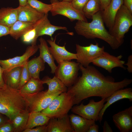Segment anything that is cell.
<instances>
[{"instance_id": "40", "label": "cell", "mask_w": 132, "mask_h": 132, "mask_svg": "<svg viewBox=\"0 0 132 132\" xmlns=\"http://www.w3.org/2000/svg\"><path fill=\"white\" fill-rule=\"evenodd\" d=\"M101 4V11L104 10L109 5L111 0H99Z\"/></svg>"}, {"instance_id": "17", "label": "cell", "mask_w": 132, "mask_h": 132, "mask_svg": "<svg viewBox=\"0 0 132 132\" xmlns=\"http://www.w3.org/2000/svg\"><path fill=\"white\" fill-rule=\"evenodd\" d=\"M47 125V132H74L68 114L61 117L50 118Z\"/></svg>"}, {"instance_id": "38", "label": "cell", "mask_w": 132, "mask_h": 132, "mask_svg": "<svg viewBox=\"0 0 132 132\" xmlns=\"http://www.w3.org/2000/svg\"><path fill=\"white\" fill-rule=\"evenodd\" d=\"M102 127L103 132H113L111 127L106 121H104Z\"/></svg>"}, {"instance_id": "41", "label": "cell", "mask_w": 132, "mask_h": 132, "mask_svg": "<svg viewBox=\"0 0 132 132\" xmlns=\"http://www.w3.org/2000/svg\"><path fill=\"white\" fill-rule=\"evenodd\" d=\"M99 131V126L95 123L91 126L87 132H98Z\"/></svg>"}, {"instance_id": "34", "label": "cell", "mask_w": 132, "mask_h": 132, "mask_svg": "<svg viewBox=\"0 0 132 132\" xmlns=\"http://www.w3.org/2000/svg\"><path fill=\"white\" fill-rule=\"evenodd\" d=\"M14 132V128L10 120L0 126V132Z\"/></svg>"}, {"instance_id": "31", "label": "cell", "mask_w": 132, "mask_h": 132, "mask_svg": "<svg viewBox=\"0 0 132 132\" xmlns=\"http://www.w3.org/2000/svg\"><path fill=\"white\" fill-rule=\"evenodd\" d=\"M27 4L39 12L48 14L52 8V5L43 3L37 0H27Z\"/></svg>"}, {"instance_id": "44", "label": "cell", "mask_w": 132, "mask_h": 132, "mask_svg": "<svg viewBox=\"0 0 132 132\" xmlns=\"http://www.w3.org/2000/svg\"><path fill=\"white\" fill-rule=\"evenodd\" d=\"M19 6H24L27 4V0H19Z\"/></svg>"}, {"instance_id": "2", "label": "cell", "mask_w": 132, "mask_h": 132, "mask_svg": "<svg viewBox=\"0 0 132 132\" xmlns=\"http://www.w3.org/2000/svg\"><path fill=\"white\" fill-rule=\"evenodd\" d=\"M92 19V21L90 22L77 20L74 28L78 34L87 39H100L114 50L118 49L122 44L105 28L101 11L94 14Z\"/></svg>"}, {"instance_id": "7", "label": "cell", "mask_w": 132, "mask_h": 132, "mask_svg": "<svg viewBox=\"0 0 132 132\" xmlns=\"http://www.w3.org/2000/svg\"><path fill=\"white\" fill-rule=\"evenodd\" d=\"M61 93L48 94L46 91H42L32 95L23 96L26 102L27 110L30 113L41 111L48 107L55 97Z\"/></svg>"}, {"instance_id": "20", "label": "cell", "mask_w": 132, "mask_h": 132, "mask_svg": "<svg viewBox=\"0 0 132 132\" xmlns=\"http://www.w3.org/2000/svg\"><path fill=\"white\" fill-rule=\"evenodd\" d=\"M70 123L74 132H87L91 126L95 123L79 115L71 114L69 115Z\"/></svg>"}, {"instance_id": "32", "label": "cell", "mask_w": 132, "mask_h": 132, "mask_svg": "<svg viewBox=\"0 0 132 132\" xmlns=\"http://www.w3.org/2000/svg\"><path fill=\"white\" fill-rule=\"evenodd\" d=\"M27 63L22 67L19 89L31 78L27 69Z\"/></svg>"}, {"instance_id": "22", "label": "cell", "mask_w": 132, "mask_h": 132, "mask_svg": "<svg viewBox=\"0 0 132 132\" xmlns=\"http://www.w3.org/2000/svg\"><path fill=\"white\" fill-rule=\"evenodd\" d=\"M18 8L0 9V24L10 27L18 20Z\"/></svg>"}, {"instance_id": "12", "label": "cell", "mask_w": 132, "mask_h": 132, "mask_svg": "<svg viewBox=\"0 0 132 132\" xmlns=\"http://www.w3.org/2000/svg\"><path fill=\"white\" fill-rule=\"evenodd\" d=\"M38 49V45H36L29 46L27 48L24 54L21 56L6 60L0 59V65L3 71L9 70L15 67L22 66L27 62L29 58L34 54Z\"/></svg>"}, {"instance_id": "16", "label": "cell", "mask_w": 132, "mask_h": 132, "mask_svg": "<svg viewBox=\"0 0 132 132\" xmlns=\"http://www.w3.org/2000/svg\"><path fill=\"white\" fill-rule=\"evenodd\" d=\"M126 99L132 101V88H128L118 90L113 93L106 99V103L100 111L98 117V121L101 123L104 113L106 109L111 105L118 100Z\"/></svg>"}, {"instance_id": "26", "label": "cell", "mask_w": 132, "mask_h": 132, "mask_svg": "<svg viewBox=\"0 0 132 132\" xmlns=\"http://www.w3.org/2000/svg\"><path fill=\"white\" fill-rule=\"evenodd\" d=\"M42 80L44 84H46L48 86V89L46 91L48 93L67 92V87L55 76L52 78L46 76Z\"/></svg>"}, {"instance_id": "45", "label": "cell", "mask_w": 132, "mask_h": 132, "mask_svg": "<svg viewBox=\"0 0 132 132\" xmlns=\"http://www.w3.org/2000/svg\"><path fill=\"white\" fill-rule=\"evenodd\" d=\"M72 0H50V2L51 3L59 1H67L70 2Z\"/></svg>"}, {"instance_id": "1", "label": "cell", "mask_w": 132, "mask_h": 132, "mask_svg": "<svg viewBox=\"0 0 132 132\" xmlns=\"http://www.w3.org/2000/svg\"><path fill=\"white\" fill-rule=\"evenodd\" d=\"M79 70L81 75L68 87L67 92L73 96L74 105L92 97L106 99L114 92L132 82V79L127 78L115 82L112 77L105 76L95 67L89 65L85 67L80 64Z\"/></svg>"}, {"instance_id": "29", "label": "cell", "mask_w": 132, "mask_h": 132, "mask_svg": "<svg viewBox=\"0 0 132 132\" xmlns=\"http://www.w3.org/2000/svg\"><path fill=\"white\" fill-rule=\"evenodd\" d=\"M29 112L27 110L17 115L11 121L14 128V132H23L25 129Z\"/></svg>"}, {"instance_id": "27", "label": "cell", "mask_w": 132, "mask_h": 132, "mask_svg": "<svg viewBox=\"0 0 132 132\" xmlns=\"http://www.w3.org/2000/svg\"><path fill=\"white\" fill-rule=\"evenodd\" d=\"M45 63L39 56L28 61L27 68L31 78L40 79V73L44 70Z\"/></svg>"}, {"instance_id": "15", "label": "cell", "mask_w": 132, "mask_h": 132, "mask_svg": "<svg viewBox=\"0 0 132 132\" xmlns=\"http://www.w3.org/2000/svg\"><path fill=\"white\" fill-rule=\"evenodd\" d=\"M56 36L53 40L51 39L47 40L50 47H49V51L57 63L63 61H71L77 59L76 54L70 52L66 49L65 45L63 46H59L55 43Z\"/></svg>"}, {"instance_id": "10", "label": "cell", "mask_w": 132, "mask_h": 132, "mask_svg": "<svg viewBox=\"0 0 132 132\" xmlns=\"http://www.w3.org/2000/svg\"><path fill=\"white\" fill-rule=\"evenodd\" d=\"M106 101L105 98L102 99L97 102L91 99L87 105H84L81 103L79 105L72 107L71 111L73 113L86 119L97 121H98L99 113Z\"/></svg>"}, {"instance_id": "37", "label": "cell", "mask_w": 132, "mask_h": 132, "mask_svg": "<svg viewBox=\"0 0 132 132\" xmlns=\"http://www.w3.org/2000/svg\"><path fill=\"white\" fill-rule=\"evenodd\" d=\"M124 65H126L127 67V69L129 73H132V55H129L127 59V62Z\"/></svg>"}, {"instance_id": "19", "label": "cell", "mask_w": 132, "mask_h": 132, "mask_svg": "<svg viewBox=\"0 0 132 132\" xmlns=\"http://www.w3.org/2000/svg\"><path fill=\"white\" fill-rule=\"evenodd\" d=\"M18 8V20L35 23L45 15L39 12L28 4L24 6H19Z\"/></svg>"}, {"instance_id": "5", "label": "cell", "mask_w": 132, "mask_h": 132, "mask_svg": "<svg viewBox=\"0 0 132 132\" xmlns=\"http://www.w3.org/2000/svg\"><path fill=\"white\" fill-rule=\"evenodd\" d=\"M132 25V12L123 4L116 14L112 28L109 32L122 44L124 35Z\"/></svg>"}, {"instance_id": "8", "label": "cell", "mask_w": 132, "mask_h": 132, "mask_svg": "<svg viewBox=\"0 0 132 132\" xmlns=\"http://www.w3.org/2000/svg\"><path fill=\"white\" fill-rule=\"evenodd\" d=\"M104 50V46L99 47L97 42L95 44H91L87 46H82L76 44L77 62L84 67H86L102 54Z\"/></svg>"}, {"instance_id": "6", "label": "cell", "mask_w": 132, "mask_h": 132, "mask_svg": "<svg viewBox=\"0 0 132 132\" xmlns=\"http://www.w3.org/2000/svg\"><path fill=\"white\" fill-rule=\"evenodd\" d=\"M55 76L68 88L74 83L78 78L80 64L74 61H63L59 64Z\"/></svg>"}, {"instance_id": "14", "label": "cell", "mask_w": 132, "mask_h": 132, "mask_svg": "<svg viewBox=\"0 0 132 132\" xmlns=\"http://www.w3.org/2000/svg\"><path fill=\"white\" fill-rule=\"evenodd\" d=\"M113 122L121 132H132V106L115 114Z\"/></svg>"}, {"instance_id": "43", "label": "cell", "mask_w": 132, "mask_h": 132, "mask_svg": "<svg viewBox=\"0 0 132 132\" xmlns=\"http://www.w3.org/2000/svg\"><path fill=\"white\" fill-rule=\"evenodd\" d=\"M10 120L6 116L0 113V126Z\"/></svg>"}, {"instance_id": "13", "label": "cell", "mask_w": 132, "mask_h": 132, "mask_svg": "<svg viewBox=\"0 0 132 132\" xmlns=\"http://www.w3.org/2000/svg\"><path fill=\"white\" fill-rule=\"evenodd\" d=\"M48 14H45L42 18L34 23V28L36 33L35 41L36 43L38 38L40 36L44 35H49L51 39L53 40L52 36L55 31L60 30L67 31L66 27L52 24L48 19Z\"/></svg>"}, {"instance_id": "35", "label": "cell", "mask_w": 132, "mask_h": 132, "mask_svg": "<svg viewBox=\"0 0 132 132\" xmlns=\"http://www.w3.org/2000/svg\"><path fill=\"white\" fill-rule=\"evenodd\" d=\"M47 124L38 126L35 128L27 129L23 132H47Z\"/></svg>"}, {"instance_id": "30", "label": "cell", "mask_w": 132, "mask_h": 132, "mask_svg": "<svg viewBox=\"0 0 132 132\" xmlns=\"http://www.w3.org/2000/svg\"><path fill=\"white\" fill-rule=\"evenodd\" d=\"M101 11L99 0H88L82 11L86 18L92 19L93 16Z\"/></svg>"}, {"instance_id": "23", "label": "cell", "mask_w": 132, "mask_h": 132, "mask_svg": "<svg viewBox=\"0 0 132 132\" xmlns=\"http://www.w3.org/2000/svg\"><path fill=\"white\" fill-rule=\"evenodd\" d=\"M34 23L17 20L10 28L9 34L17 40L32 30Z\"/></svg>"}, {"instance_id": "36", "label": "cell", "mask_w": 132, "mask_h": 132, "mask_svg": "<svg viewBox=\"0 0 132 132\" xmlns=\"http://www.w3.org/2000/svg\"><path fill=\"white\" fill-rule=\"evenodd\" d=\"M10 28L0 24V37L9 34Z\"/></svg>"}, {"instance_id": "3", "label": "cell", "mask_w": 132, "mask_h": 132, "mask_svg": "<svg viewBox=\"0 0 132 132\" xmlns=\"http://www.w3.org/2000/svg\"><path fill=\"white\" fill-rule=\"evenodd\" d=\"M27 110L25 99L19 89L5 85L0 89V113L11 121L19 113Z\"/></svg>"}, {"instance_id": "42", "label": "cell", "mask_w": 132, "mask_h": 132, "mask_svg": "<svg viewBox=\"0 0 132 132\" xmlns=\"http://www.w3.org/2000/svg\"><path fill=\"white\" fill-rule=\"evenodd\" d=\"M123 4L132 12V0H123Z\"/></svg>"}, {"instance_id": "4", "label": "cell", "mask_w": 132, "mask_h": 132, "mask_svg": "<svg viewBox=\"0 0 132 132\" xmlns=\"http://www.w3.org/2000/svg\"><path fill=\"white\" fill-rule=\"evenodd\" d=\"M72 96L67 92L55 97L48 107L41 112L50 118L62 117L68 114L74 104Z\"/></svg>"}, {"instance_id": "25", "label": "cell", "mask_w": 132, "mask_h": 132, "mask_svg": "<svg viewBox=\"0 0 132 132\" xmlns=\"http://www.w3.org/2000/svg\"><path fill=\"white\" fill-rule=\"evenodd\" d=\"M44 84L40 79L31 78L19 90L22 96L30 95L42 91Z\"/></svg>"}, {"instance_id": "28", "label": "cell", "mask_w": 132, "mask_h": 132, "mask_svg": "<svg viewBox=\"0 0 132 132\" xmlns=\"http://www.w3.org/2000/svg\"><path fill=\"white\" fill-rule=\"evenodd\" d=\"M50 119L41 111L30 112L25 129L47 124Z\"/></svg>"}, {"instance_id": "39", "label": "cell", "mask_w": 132, "mask_h": 132, "mask_svg": "<svg viewBox=\"0 0 132 132\" xmlns=\"http://www.w3.org/2000/svg\"><path fill=\"white\" fill-rule=\"evenodd\" d=\"M3 70L0 65V89L3 88L5 84L3 77Z\"/></svg>"}, {"instance_id": "21", "label": "cell", "mask_w": 132, "mask_h": 132, "mask_svg": "<svg viewBox=\"0 0 132 132\" xmlns=\"http://www.w3.org/2000/svg\"><path fill=\"white\" fill-rule=\"evenodd\" d=\"M22 66L4 71L3 77L5 85L13 88L19 89Z\"/></svg>"}, {"instance_id": "11", "label": "cell", "mask_w": 132, "mask_h": 132, "mask_svg": "<svg viewBox=\"0 0 132 132\" xmlns=\"http://www.w3.org/2000/svg\"><path fill=\"white\" fill-rule=\"evenodd\" d=\"M122 57L121 55L116 56L104 51L94 59L92 63L93 65L102 67L111 73L112 72V69L116 67L126 69L124 66L125 62L121 60Z\"/></svg>"}, {"instance_id": "33", "label": "cell", "mask_w": 132, "mask_h": 132, "mask_svg": "<svg viewBox=\"0 0 132 132\" xmlns=\"http://www.w3.org/2000/svg\"><path fill=\"white\" fill-rule=\"evenodd\" d=\"M88 0H72L71 2L73 7L75 9L82 11L84 7Z\"/></svg>"}, {"instance_id": "9", "label": "cell", "mask_w": 132, "mask_h": 132, "mask_svg": "<svg viewBox=\"0 0 132 132\" xmlns=\"http://www.w3.org/2000/svg\"><path fill=\"white\" fill-rule=\"evenodd\" d=\"M52 8L50 11L52 15H63L71 21L76 20L87 22V18L82 12L75 9L70 2L59 1L51 3Z\"/></svg>"}, {"instance_id": "18", "label": "cell", "mask_w": 132, "mask_h": 132, "mask_svg": "<svg viewBox=\"0 0 132 132\" xmlns=\"http://www.w3.org/2000/svg\"><path fill=\"white\" fill-rule=\"evenodd\" d=\"M123 4V0H111L106 7L101 11L104 22L109 31L112 28L116 14Z\"/></svg>"}, {"instance_id": "24", "label": "cell", "mask_w": 132, "mask_h": 132, "mask_svg": "<svg viewBox=\"0 0 132 132\" xmlns=\"http://www.w3.org/2000/svg\"><path fill=\"white\" fill-rule=\"evenodd\" d=\"M40 44L38 45L39 50V56L46 63L51 69V73H55L57 67L55 60L51 54L47 42L44 38L41 37L39 39Z\"/></svg>"}]
</instances>
